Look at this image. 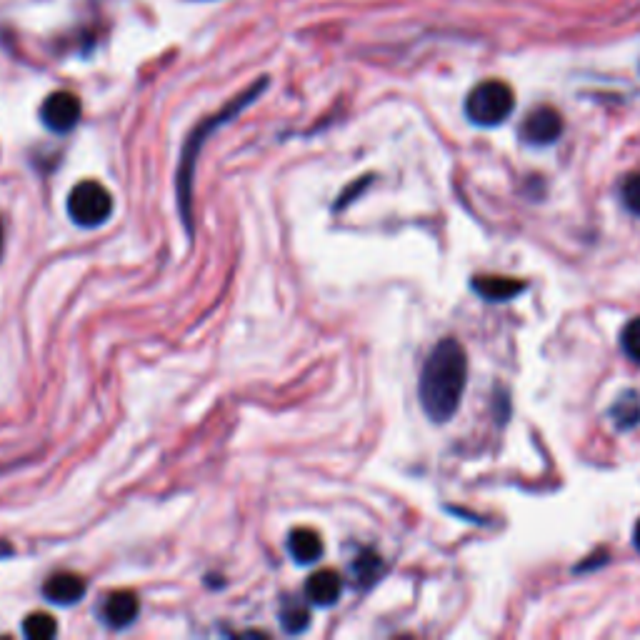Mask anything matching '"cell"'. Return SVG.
Listing matches in <instances>:
<instances>
[{
  "label": "cell",
  "instance_id": "obj_11",
  "mask_svg": "<svg viewBox=\"0 0 640 640\" xmlns=\"http://www.w3.org/2000/svg\"><path fill=\"white\" fill-rule=\"evenodd\" d=\"M288 550L298 565L318 563L320 555H323V540L315 530L295 528L288 538Z\"/></svg>",
  "mask_w": 640,
  "mask_h": 640
},
{
  "label": "cell",
  "instance_id": "obj_9",
  "mask_svg": "<svg viewBox=\"0 0 640 640\" xmlns=\"http://www.w3.org/2000/svg\"><path fill=\"white\" fill-rule=\"evenodd\" d=\"M88 585L78 573H55L45 580L43 595L45 600L55 605H73L85 595Z\"/></svg>",
  "mask_w": 640,
  "mask_h": 640
},
{
  "label": "cell",
  "instance_id": "obj_14",
  "mask_svg": "<svg viewBox=\"0 0 640 640\" xmlns=\"http://www.w3.org/2000/svg\"><path fill=\"white\" fill-rule=\"evenodd\" d=\"M280 625H283L285 633H303L310 625L308 605L298 603V600H285L283 608H280Z\"/></svg>",
  "mask_w": 640,
  "mask_h": 640
},
{
  "label": "cell",
  "instance_id": "obj_8",
  "mask_svg": "<svg viewBox=\"0 0 640 640\" xmlns=\"http://www.w3.org/2000/svg\"><path fill=\"white\" fill-rule=\"evenodd\" d=\"M343 595V578L335 570H318L305 583V600L318 608H328L335 605Z\"/></svg>",
  "mask_w": 640,
  "mask_h": 640
},
{
  "label": "cell",
  "instance_id": "obj_1",
  "mask_svg": "<svg viewBox=\"0 0 640 640\" xmlns=\"http://www.w3.org/2000/svg\"><path fill=\"white\" fill-rule=\"evenodd\" d=\"M468 380V355L453 338L440 340L420 373V405L435 423H445L458 410Z\"/></svg>",
  "mask_w": 640,
  "mask_h": 640
},
{
  "label": "cell",
  "instance_id": "obj_7",
  "mask_svg": "<svg viewBox=\"0 0 640 640\" xmlns=\"http://www.w3.org/2000/svg\"><path fill=\"white\" fill-rule=\"evenodd\" d=\"M140 613V600L138 595L130 593V590H113V593L103 595L98 605V615L108 628L123 630L138 618Z\"/></svg>",
  "mask_w": 640,
  "mask_h": 640
},
{
  "label": "cell",
  "instance_id": "obj_6",
  "mask_svg": "<svg viewBox=\"0 0 640 640\" xmlns=\"http://www.w3.org/2000/svg\"><path fill=\"white\" fill-rule=\"evenodd\" d=\"M563 133V118L555 108L550 105H540V108H533L523 120V128H520V138L528 145H553L555 140Z\"/></svg>",
  "mask_w": 640,
  "mask_h": 640
},
{
  "label": "cell",
  "instance_id": "obj_19",
  "mask_svg": "<svg viewBox=\"0 0 640 640\" xmlns=\"http://www.w3.org/2000/svg\"><path fill=\"white\" fill-rule=\"evenodd\" d=\"M633 540H635V548H638V550H640V520H638V525H635Z\"/></svg>",
  "mask_w": 640,
  "mask_h": 640
},
{
  "label": "cell",
  "instance_id": "obj_18",
  "mask_svg": "<svg viewBox=\"0 0 640 640\" xmlns=\"http://www.w3.org/2000/svg\"><path fill=\"white\" fill-rule=\"evenodd\" d=\"M10 553H13V545H8L0 540V558H5V555H10Z\"/></svg>",
  "mask_w": 640,
  "mask_h": 640
},
{
  "label": "cell",
  "instance_id": "obj_16",
  "mask_svg": "<svg viewBox=\"0 0 640 640\" xmlns=\"http://www.w3.org/2000/svg\"><path fill=\"white\" fill-rule=\"evenodd\" d=\"M623 350L640 363V318H633L623 328Z\"/></svg>",
  "mask_w": 640,
  "mask_h": 640
},
{
  "label": "cell",
  "instance_id": "obj_15",
  "mask_svg": "<svg viewBox=\"0 0 640 640\" xmlns=\"http://www.w3.org/2000/svg\"><path fill=\"white\" fill-rule=\"evenodd\" d=\"M23 633L33 640H48L58 633V623L48 613H30L23 620Z\"/></svg>",
  "mask_w": 640,
  "mask_h": 640
},
{
  "label": "cell",
  "instance_id": "obj_4",
  "mask_svg": "<svg viewBox=\"0 0 640 640\" xmlns=\"http://www.w3.org/2000/svg\"><path fill=\"white\" fill-rule=\"evenodd\" d=\"M113 213V198L108 190L95 180H83L68 195V215L80 228L103 225Z\"/></svg>",
  "mask_w": 640,
  "mask_h": 640
},
{
  "label": "cell",
  "instance_id": "obj_17",
  "mask_svg": "<svg viewBox=\"0 0 640 640\" xmlns=\"http://www.w3.org/2000/svg\"><path fill=\"white\" fill-rule=\"evenodd\" d=\"M623 200L633 213L640 215V173L628 175V180L623 183Z\"/></svg>",
  "mask_w": 640,
  "mask_h": 640
},
{
  "label": "cell",
  "instance_id": "obj_2",
  "mask_svg": "<svg viewBox=\"0 0 640 640\" xmlns=\"http://www.w3.org/2000/svg\"><path fill=\"white\" fill-rule=\"evenodd\" d=\"M265 83H268V80H260L258 85H253V88L245 90L243 95H238L228 108H223L218 115H213V118H208L205 123H200L198 128L190 133L188 143H185L183 163H180V170H178V205H180V215H183L185 220V228H188L190 235H193V175H195V160H198L200 148H203L205 138H208L218 125L228 123V120L235 118L245 105L253 103V100L260 95V90L265 88Z\"/></svg>",
  "mask_w": 640,
  "mask_h": 640
},
{
  "label": "cell",
  "instance_id": "obj_10",
  "mask_svg": "<svg viewBox=\"0 0 640 640\" xmlns=\"http://www.w3.org/2000/svg\"><path fill=\"white\" fill-rule=\"evenodd\" d=\"M473 290L490 303H500L523 293L525 283L518 278H503V275H475Z\"/></svg>",
  "mask_w": 640,
  "mask_h": 640
},
{
  "label": "cell",
  "instance_id": "obj_13",
  "mask_svg": "<svg viewBox=\"0 0 640 640\" xmlns=\"http://www.w3.org/2000/svg\"><path fill=\"white\" fill-rule=\"evenodd\" d=\"M613 420L620 430H630L640 423V395L628 390V393L620 395L613 405Z\"/></svg>",
  "mask_w": 640,
  "mask_h": 640
},
{
  "label": "cell",
  "instance_id": "obj_12",
  "mask_svg": "<svg viewBox=\"0 0 640 640\" xmlns=\"http://www.w3.org/2000/svg\"><path fill=\"white\" fill-rule=\"evenodd\" d=\"M380 573H383V558H380L378 553H373V550H363V553L353 560V578L358 588L373 585L375 580L380 578Z\"/></svg>",
  "mask_w": 640,
  "mask_h": 640
},
{
  "label": "cell",
  "instance_id": "obj_20",
  "mask_svg": "<svg viewBox=\"0 0 640 640\" xmlns=\"http://www.w3.org/2000/svg\"><path fill=\"white\" fill-rule=\"evenodd\" d=\"M0 250H3V225H0Z\"/></svg>",
  "mask_w": 640,
  "mask_h": 640
},
{
  "label": "cell",
  "instance_id": "obj_3",
  "mask_svg": "<svg viewBox=\"0 0 640 640\" xmlns=\"http://www.w3.org/2000/svg\"><path fill=\"white\" fill-rule=\"evenodd\" d=\"M515 108V95L503 80H485L470 90L465 100V115L480 128H495L505 123Z\"/></svg>",
  "mask_w": 640,
  "mask_h": 640
},
{
  "label": "cell",
  "instance_id": "obj_5",
  "mask_svg": "<svg viewBox=\"0 0 640 640\" xmlns=\"http://www.w3.org/2000/svg\"><path fill=\"white\" fill-rule=\"evenodd\" d=\"M83 115L80 98L70 90H55L40 105V120L53 133H70Z\"/></svg>",
  "mask_w": 640,
  "mask_h": 640
}]
</instances>
